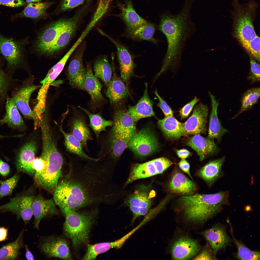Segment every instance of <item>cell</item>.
Listing matches in <instances>:
<instances>
[{
    "label": "cell",
    "instance_id": "obj_1",
    "mask_svg": "<svg viewBox=\"0 0 260 260\" xmlns=\"http://www.w3.org/2000/svg\"><path fill=\"white\" fill-rule=\"evenodd\" d=\"M77 159L76 168L58 183L53 199L59 208L76 210L101 203H107L116 195L111 181V162Z\"/></svg>",
    "mask_w": 260,
    "mask_h": 260
},
{
    "label": "cell",
    "instance_id": "obj_2",
    "mask_svg": "<svg viewBox=\"0 0 260 260\" xmlns=\"http://www.w3.org/2000/svg\"><path fill=\"white\" fill-rule=\"evenodd\" d=\"M193 3L192 0H185L184 6L179 13L165 14L161 17L158 29L166 37L168 48L157 77L169 69L175 70L181 64L186 42L196 30L190 16Z\"/></svg>",
    "mask_w": 260,
    "mask_h": 260
},
{
    "label": "cell",
    "instance_id": "obj_3",
    "mask_svg": "<svg viewBox=\"0 0 260 260\" xmlns=\"http://www.w3.org/2000/svg\"><path fill=\"white\" fill-rule=\"evenodd\" d=\"M228 197L227 191L211 194L195 193L181 196L177 203L187 220L202 223L220 212L223 205L228 204Z\"/></svg>",
    "mask_w": 260,
    "mask_h": 260
},
{
    "label": "cell",
    "instance_id": "obj_4",
    "mask_svg": "<svg viewBox=\"0 0 260 260\" xmlns=\"http://www.w3.org/2000/svg\"><path fill=\"white\" fill-rule=\"evenodd\" d=\"M232 4L233 10L231 12L235 33L242 45L249 42L257 36L253 21L257 15L259 5L253 0L243 4L240 3L238 0H233Z\"/></svg>",
    "mask_w": 260,
    "mask_h": 260
},
{
    "label": "cell",
    "instance_id": "obj_5",
    "mask_svg": "<svg viewBox=\"0 0 260 260\" xmlns=\"http://www.w3.org/2000/svg\"><path fill=\"white\" fill-rule=\"evenodd\" d=\"M47 148L45 166L40 172L35 173L34 180L37 186L53 193L61 175L63 159L52 137L47 139Z\"/></svg>",
    "mask_w": 260,
    "mask_h": 260
},
{
    "label": "cell",
    "instance_id": "obj_6",
    "mask_svg": "<svg viewBox=\"0 0 260 260\" xmlns=\"http://www.w3.org/2000/svg\"><path fill=\"white\" fill-rule=\"evenodd\" d=\"M60 209L65 218L64 234L71 240L74 247L86 243L93 222L92 215L80 213L68 207Z\"/></svg>",
    "mask_w": 260,
    "mask_h": 260
},
{
    "label": "cell",
    "instance_id": "obj_7",
    "mask_svg": "<svg viewBox=\"0 0 260 260\" xmlns=\"http://www.w3.org/2000/svg\"><path fill=\"white\" fill-rule=\"evenodd\" d=\"M27 38L17 39L9 37L0 32V53L6 63L5 71L12 76L19 69H27L26 46Z\"/></svg>",
    "mask_w": 260,
    "mask_h": 260
},
{
    "label": "cell",
    "instance_id": "obj_8",
    "mask_svg": "<svg viewBox=\"0 0 260 260\" xmlns=\"http://www.w3.org/2000/svg\"><path fill=\"white\" fill-rule=\"evenodd\" d=\"M34 197L30 189L18 194L7 203L0 205V212H11L27 224L33 215L32 204Z\"/></svg>",
    "mask_w": 260,
    "mask_h": 260
},
{
    "label": "cell",
    "instance_id": "obj_9",
    "mask_svg": "<svg viewBox=\"0 0 260 260\" xmlns=\"http://www.w3.org/2000/svg\"><path fill=\"white\" fill-rule=\"evenodd\" d=\"M173 163L168 158L161 157L131 166L126 186L137 180L150 177L163 173Z\"/></svg>",
    "mask_w": 260,
    "mask_h": 260
},
{
    "label": "cell",
    "instance_id": "obj_10",
    "mask_svg": "<svg viewBox=\"0 0 260 260\" xmlns=\"http://www.w3.org/2000/svg\"><path fill=\"white\" fill-rule=\"evenodd\" d=\"M151 185L150 184L139 186L127 199L126 203L133 214V220L146 215L149 212L155 195Z\"/></svg>",
    "mask_w": 260,
    "mask_h": 260
},
{
    "label": "cell",
    "instance_id": "obj_11",
    "mask_svg": "<svg viewBox=\"0 0 260 260\" xmlns=\"http://www.w3.org/2000/svg\"><path fill=\"white\" fill-rule=\"evenodd\" d=\"M88 10L87 5H83L73 16L69 18L66 25L46 55L50 56L57 53L66 47L75 35L81 21Z\"/></svg>",
    "mask_w": 260,
    "mask_h": 260
},
{
    "label": "cell",
    "instance_id": "obj_12",
    "mask_svg": "<svg viewBox=\"0 0 260 260\" xmlns=\"http://www.w3.org/2000/svg\"><path fill=\"white\" fill-rule=\"evenodd\" d=\"M128 147L135 155L143 157L157 151L159 145L154 132L146 127L136 133L129 141Z\"/></svg>",
    "mask_w": 260,
    "mask_h": 260
},
{
    "label": "cell",
    "instance_id": "obj_13",
    "mask_svg": "<svg viewBox=\"0 0 260 260\" xmlns=\"http://www.w3.org/2000/svg\"><path fill=\"white\" fill-rule=\"evenodd\" d=\"M68 19L69 18H62L47 25L38 34L35 40V51L40 54L46 55Z\"/></svg>",
    "mask_w": 260,
    "mask_h": 260
},
{
    "label": "cell",
    "instance_id": "obj_14",
    "mask_svg": "<svg viewBox=\"0 0 260 260\" xmlns=\"http://www.w3.org/2000/svg\"><path fill=\"white\" fill-rule=\"evenodd\" d=\"M41 85H35L32 77H29L24 81L20 86L16 88L12 93V97L18 109L27 119L35 117L29 105V100L32 93Z\"/></svg>",
    "mask_w": 260,
    "mask_h": 260
},
{
    "label": "cell",
    "instance_id": "obj_15",
    "mask_svg": "<svg viewBox=\"0 0 260 260\" xmlns=\"http://www.w3.org/2000/svg\"><path fill=\"white\" fill-rule=\"evenodd\" d=\"M39 247L41 252L47 258L72 259L68 243L61 236H50L45 237L41 240Z\"/></svg>",
    "mask_w": 260,
    "mask_h": 260
},
{
    "label": "cell",
    "instance_id": "obj_16",
    "mask_svg": "<svg viewBox=\"0 0 260 260\" xmlns=\"http://www.w3.org/2000/svg\"><path fill=\"white\" fill-rule=\"evenodd\" d=\"M112 127L106 132L126 137L130 141L136 133L135 121L123 108H118L114 111Z\"/></svg>",
    "mask_w": 260,
    "mask_h": 260
},
{
    "label": "cell",
    "instance_id": "obj_17",
    "mask_svg": "<svg viewBox=\"0 0 260 260\" xmlns=\"http://www.w3.org/2000/svg\"><path fill=\"white\" fill-rule=\"evenodd\" d=\"M85 49V46L83 45L78 49L70 61L67 75L69 84L71 86L84 90L86 73L83 62Z\"/></svg>",
    "mask_w": 260,
    "mask_h": 260
},
{
    "label": "cell",
    "instance_id": "obj_18",
    "mask_svg": "<svg viewBox=\"0 0 260 260\" xmlns=\"http://www.w3.org/2000/svg\"><path fill=\"white\" fill-rule=\"evenodd\" d=\"M37 150V144L34 141L25 143L17 150L14 164L18 172H22L30 175H34L32 165Z\"/></svg>",
    "mask_w": 260,
    "mask_h": 260
},
{
    "label": "cell",
    "instance_id": "obj_19",
    "mask_svg": "<svg viewBox=\"0 0 260 260\" xmlns=\"http://www.w3.org/2000/svg\"><path fill=\"white\" fill-rule=\"evenodd\" d=\"M208 112V108L205 104L200 103L195 106L191 116L183 123L186 135L205 132Z\"/></svg>",
    "mask_w": 260,
    "mask_h": 260
},
{
    "label": "cell",
    "instance_id": "obj_20",
    "mask_svg": "<svg viewBox=\"0 0 260 260\" xmlns=\"http://www.w3.org/2000/svg\"><path fill=\"white\" fill-rule=\"evenodd\" d=\"M56 205L53 199H46L40 195L34 197L32 204L33 227L38 229L42 219L58 215Z\"/></svg>",
    "mask_w": 260,
    "mask_h": 260
},
{
    "label": "cell",
    "instance_id": "obj_21",
    "mask_svg": "<svg viewBox=\"0 0 260 260\" xmlns=\"http://www.w3.org/2000/svg\"><path fill=\"white\" fill-rule=\"evenodd\" d=\"M200 249L196 241L187 237H180L176 240L172 246V257L175 260H188L195 256Z\"/></svg>",
    "mask_w": 260,
    "mask_h": 260
},
{
    "label": "cell",
    "instance_id": "obj_22",
    "mask_svg": "<svg viewBox=\"0 0 260 260\" xmlns=\"http://www.w3.org/2000/svg\"><path fill=\"white\" fill-rule=\"evenodd\" d=\"M99 32L108 38L115 45L117 51L121 76L124 82H127L133 74L134 68L131 56L127 49L123 45L100 29Z\"/></svg>",
    "mask_w": 260,
    "mask_h": 260
},
{
    "label": "cell",
    "instance_id": "obj_23",
    "mask_svg": "<svg viewBox=\"0 0 260 260\" xmlns=\"http://www.w3.org/2000/svg\"><path fill=\"white\" fill-rule=\"evenodd\" d=\"M171 193L181 196L189 195L195 193L197 190L194 182L180 171L175 172L172 176L168 185Z\"/></svg>",
    "mask_w": 260,
    "mask_h": 260
},
{
    "label": "cell",
    "instance_id": "obj_24",
    "mask_svg": "<svg viewBox=\"0 0 260 260\" xmlns=\"http://www.w3.org/2000/svg\"><path fill=\"white\" fill-rule=\"evenodd\" d=\"M187 144L196 151L201 161L208 156L216 154L219 151L214 140L204 137L200 134L195 135L190 138Z\"/></svg>",
    "mask_w": 260,
    "mask_h": 260
},
{
    "label": "cell",
    "instance_id": "obj_25",
    "mask_svg": "<svg viewBox=\"0 0 260 260\" xmlns=\"http://www.w3.org/2000/svg\"><path fill=\"white\" fill-rule=\"evenodd\" d=\"M215 255L230 243L231 240L221 226L216 224L203 233Z\"/></svg>",
    "mask_w": 260,
    "mask_h": 260
},
{
    "label": "cell",
    "instance_id": "obj_26",
    "mask_svg": "<svg viewBox=\"0 0 260 260\" xmlns=\"http://www.w3.org/2000/svg\"><path fill=\"white\" fill-rule=\"evenodd\" d=\"M86 69L84 90L90 95L91 103L95 108L104 100L101 93L102 86L98 78L93 73L91 63L87 64Z\"/></svg>",
    "mask_w": 260,
    "mask_h": 260
},
{
    "label": "cell",
    "instance_id": "obj_27",
    "mask_svg": "<svg viewBox=\"0 0 260 260\" xmlns=\"http://www.w3.org/2000/svg\"><path fill=\"white\" fill-rule=\"evenodd\" d=\"M5 108L6 112L3 117L0 119V124H6L14 130H23L25 128L23 120L13 98L8 95L6 98Z\"/></svg>",
    "mask_w": 260,
    "mask_h": 260
},
{
    "label": "cell",
    "instance_id": "obj_28",
    "mask_svg": "<svg viewBox=\"0 0 260 260\" xmlns=\"http://www.w3.org/2000/svg\"><path fill=\"white\" fill-rule=\"evenodd\" d=\"M71 123V133L88 152L87 143L89 141L92 140L93 138L85 117L81 114L75 113L72 117Z\"/></svg>",
    "mask_w": 260,
    "mask_h": 260
},
{
    "label": "cell",
    "instance_id": "obj_29",
    "mask_svg": "<svg viewBox=\"0 0 260 260\" xmlns=\"http://www.w3.org/2000/svg\"><path fill=\"white\" fill-rule=\"evenodd\" d=\"M124 0L125 5L117 2V6L120 10L121 13L116 16L120 18L125 23L126 30H133L148 23L136 12L133 7L132 0Z\"/></svg>",
    "mask_w": 260,
    "mask_h": 260
},
{
    "label": "cell",
    "instance_id": "obj_30",
    "mask_svg": "<svg viewBox=\"0 0 260 260\" xmlns=\"http://www.w3.org/2000/svg\"><path fill=\"white\" fill-rule=\"evenodd\" d=\"M211 101V111L209 120L208 137L215 139L220 142L223 136L228 133V130L222 126L217 114L219 102L215 96L208 92Z\"/></svg>",
    "mask_w": 260,
    "mask_h": 260
},
{
    "label": "cell",
    "instance_id": "obj_31",
    "mask_svg": "<svg viewBox=\"0 0 260 260\" xmlns=\"http://www.w3.org/2000/svg\"><path fill=\"white\" fill-rule=\"evenodd\" d=\"M147 83L145 84L143 95L134 106H129L128 113L135 122L142 118L154 115L153 109V102L149 98L148 92Z\"/></svg>",
    "mask_w": 260,
    "mask_h": 260
},
{
    "label": "cell",
    "instance_id": "obj_32",
    "mask_svg": "<svg viewBox=\"0 0 260 260\" xmlns=\"http://www.w3.org/2000/svg\"><path fill=\"white\" fill-rule=\"evenodd\" d=\"M225 157L210 161L201 168L198 173V176L209 186L223 175L222 167Z\"/></svg>",
    "mask_w": 260,
    "mask_h": 260
},
{
    "label": "cell",
    "instance_id": "obj_33",
    "mask_svg": "<svg viewBox=\"0 0 260 260\" xmlns=\"http://www.w3.org/2000/svg\"><path fill=\"white\" fill-rule=\"evenodd\" d=\"M106 94L111 103L121 101L129 94L127 87L123 80L114 74L107 86Z\"/></svg>",
    "mask_w": 260,
    "mask_h": 260
},
{
    "label": "cell",
    "instance_id": "obj_34",
    "mask_svg": "<svg viewBox=\"0 0 260 260\" xmlns=\"http://www.w3.org/2000/svg\"><path fill=\"white\" fill-rule=\"evenodd\" d=\"M52 4L48 2L29 3L22 12L12 16V20L18 18L38 19L46 17L48 16L47 11Z\"/></svg>",
    "mask_w": 260,
    "mask_h": 260
},
{
    "label": "cell",
    "instance_id": "obj_35",
    "mask_svg": "<svg viewBox=\"0 0 260 260\" xmlns=\"http://www.w3.org/2000/svg\"><path fill=\"white\" fill-rule=\"evenodd\" d=\"M157 123L164 134L169 138L178 139L186 135L183 123L173 116L165 117L159 120Z\"/></svg>",
    "mask_w": 260,
    "mask_h": 260
},
{
    "label": "cell",
    "instance_id": "obj_36",
    "mask_svg": "<svg viewBox=\"0 0 260 260\" xmlns=\"http://www.w3.org/2000/svg\"><path fill=\"white\" fill-rule=\"evenodd\" d=\"M155 30L154 24L148 23L135 29L126 30L124 35L133 39L147 40L157 44L158 40L153 37Z\"/></svg>",
    "mask_w": 260,
    "mask_h": 260
},
{
    "label": "cell",
    "instance_id": "obj_37",
    "mask_svg": "<svg viewBox=\"0 0 260 260\" xmlns=\"http://www.w3.org/2000/svg\"><path fill=\"white\" fill-rule=\"evenodd\" d=\"M60 131L65 138V144L68 151L75 154L79 158L85 160L98 161L100 159L90 157L84 151L83 147L81 143L76 139L71 133L65 132L62 129L61 125L60 127Z\"/></svg>",
    "mask_w": 260,
    "mask_h": 260
},
{
    "label": "cell",
    "instance_id": "obj_38",
    "mask_svg": "<svg viewBox=\"0 0 260 260\" xmlns=\"http://www.w3.org/2000/svg\"><path fill=\"white\" fill-rule=\"evenodd\" d=\"M124 243L122 240L120 238L113 242L88 244L87 252L82 260H94L99 254L104 253L112 248H119Z\"/></svg>",
    "mask_w": 260,
    "mask_h": 260
},
{
    "label": "cell",
    "instance_id": "obj_39",
    "mask_svg": "<svg viewBox=\"0 0 260 260\" xmlns=\"http://www.w3.org/2000/svg\"><path fill=\"white\" fill-rule=\"evenodd\" d=\"M24 232L23 229L15 240L0 248V260L17 259L20 254V250L23 245Z\"/></svg>",
    "mask_w": 260,
    "mask_h": 260
},
{
    "label": "cell",
    "instance_id": "obj_40",
    "mask_svg": "<svg viewBox=\"0 0 260 260\" xmlns=\"http://www.w3.org/2000/svg\"><path fill=\"white\" fill-rule=\"evenodd\" d=\"M88 116L90 120L89 126L94 132L97 139L99 141L100 133L102 131H106V128L111 126L113 122L104 118L100 113L93 114L85 109L79 106Z\"/></svg>",
    "mask_w": 260,
    "mask_h": 260
},
{
    "label": "cell",
    "instance_id": "obj_41",
    "mask_svg": "<svg viewBox=\"0 0 260 260\" xmlns=\"http://www.w3.org/2000/svg\"><path fill=\"white\" fill-rule=\"evenodd\" d=\"M93 68L95 76L107 86L112 77L113 70L107 58L104 56L97 59L94 63Z\"/></svg>",
    "mask_w": 260,
    "mask_h": 260
},
{
    "label": "cell",
    "instance_id": "obj_42",
    "mask_svg": "<svg viewBox=\"0 0 260 260\" xmlns=\"http://www.w3.org/2000/svg\"><path fill=\"white\" fill-rule=\"evenodd\" d=\"M15 81L4 70L0 69V110L5 107L8 93L14 86Z\"/></svg>",
    "mask_w": 260,
    "mask_h": 260
},
{
    "label": "cell",
    "instance_id": "obj_43",
    "mask_svg": "<svg viewBox=\"0 0 260 260\" xmlns=\"http://www.w3.org/2000/svg\"><path fill=\"white\" fill-rule=\"evenodd\" d=\"M260 95L259 87L252 88L247 91L242 96L240 110L234 117H236L244 111L252 108L257 102Z\"/></svg>",
    "mask_w": 260,
    "mask_h": 260
},
{
    "label": "cell",
    "instance_id": "obj_44",
    "mask_svg": "<svg viewBox=\"0 0 260 260\" xmlns=\"http://www.w3.org/2000/svg\"><path fill=\"white\" fill-rule=\"evenodd\" d=\"M231 230L233 241L237 249L236 257L241 260H260V252L252 250L245 246L243 243L235 238L233 234L232 228Z\"/></svg>",
    "mask_w": 260,
    "mask_h": 260
},
{
    "label": "cell",
    "instance_id": "obj_45",
    "mask_svg": "<svg viewBox=\"0 0 260 260\" xmlns=\"http://www.w3.org/2000/svg\"><path fill=\"white\" fill-rule=\"evenodd\" d=\"M113 0H98V5L90 22L86 28L90 31L106 13Z\"/></svg>",
    "mask_w": 260,
    "mask_h": 260
},
{
    "label": "cell",
    "instance_id": "obj_46",
    "mask_svg": "<svg viewBox=\"0 0 260 260\" xmlns=\"http://www.w3.org/2000/svg\"><path fill=\"white\" fill-rule=\"evenodd\" d=\"M19 178V175L16 174L6 180H0V200L6 196H10L12 195Z\"/></svg>",
    "mask_w": 260,
    "mask_h": 260
},
{
    "label": "cell",
    "instance_id": "obj_47",
    "mask_svg": "<svg viewBox=\"0 0 260 260\" xmlns=\"http://www.w3.org/2000/svg\"><path fill=\"white\" fill-rule=\"evenodd\" d=\"M255 59L260 61V38L257 35L249 42L242 45Z\"/></svg>",
    "mask_w": 260,
    "mask_h": 260
},
{
    "label": "cell",
    "instance_id": "obj_48",
    "mask_svg": "<svg viewBox=\"0 0 260 260\" xmlns=\"http://www.w3.org/2000/svg\"><path fill=\"white\" fill-rule=\"evenodd\" d=\"M90 1L91 0H61L56 12L59 13L71 10Z\"/></svg>",
    "mask_w": 260,
    "mask_h": 260
},
{
    "label": "cell",
    "instance_id": "obj_49",
    "mask_svg": "<svg viewBox=\"0 0 260 260\" xmlns=\"http://www.w3.org/2000/svg\"><path fill=\"white\" fill-rule=\"evenodd\" d=\"M250 71L247 79L253 83L260 81V66L256 60L252 58L250 59Z\"/></svg>",
    "mask_w": 260,
    "mask_h": 260
},
{
    "label": "cell",
    "instance_id": "obj_50",
    "mask_svg": "<svg viewBox=\"0 0 260 260\" xmlns=\"http://www.w3.org/2000/svg\"><path fill=\"white\" fill-rule=\"evenodd\" d=\"M154 93L159 100V103L157 105L161 109L165 117L173 116V113L171 108L166 102L159 95L156 90L155 91Z\"/></svg>",
    "mask_w": 260,
    "mask_h": 260
},
{
    "label": "cell",
    "instance_id": "obj_51",
    "mask_svg": "<svg viewBox=\"0 0 260 260\" xmlns=\"http://www.w3.org/2000/svg\"><path fill=\"white\" fill-rule=\"evenodd\" d=\"M199 99L195 97L192 101L189 102L183 107L180 110V115L181 118L184 119L187 117L190 114L194 106L199 101Z\"/></svg>",
    "mask_w": 260,
    "mask_h": 260
},
{
    "label": "cell",
    "instance_id": "obj_52",
    "mask_svg": "<svg viewBox=\"0 0 260 260\" xmlns=\"http://www.w3.org/2000/svg\"><path fill=\"white\" fill-rule=\"evenodd\" d=\"M194 260H216L214 255L210 247H205L201 252L195 257Z\"/></svg>",
    "mask_w": 260,
    "mask_h": 260
},
{
    "label": "cell",
    "instance_id": "obj_53",
    "mask_svg": "<svg viewBox=\"0 0 260 260\" xmlns=\"http://www.w3.org/2000/svg\"><path fill=\"white\" fill-rule=\"evenodd\" d=\"M26 4V2L23 0H0V5L11 7L24 6Z\"/></svg>",
    "mask_w": 260,
    "mask_h": 260
},
{
    "label": "cell",
    "instance_id": "obj_54",
    "mask_svg": "<svg viewBox=\"0 0 260 260\" xmlns=\"http://www.w3.org/2000/svg\"><path fill=\"white\" fill-rule=\"evenodd\" d=\"M10 169L8 164L0 157V174L3 177H6L9 174Z\"/></svg>",
    "mask_w": 260,
    "mask_h": 260
},
{
    "label": "cell",
    "instance_id": "obj_55",
    "mask_svg": "<svg viewBox=\"0 0 260 260\" xmlns=\"http://www.w3.org/2000/svg\"><path fill=\"white\" fill-rule=\"evenodd\" d=\"M178 165L181 169L187 174L193 180V178L190 171V165L188 162L184 159H182L179 162Z\"/></svg>",
    "mask_w": 260,
    "mask_h": 260
},
{
    "label": "cell",
    "instance_id": "obj_56",
    "mask_svg": "<svg viewBox=\"0 0 260 260\" xmlns=\"http://www.w3.org/2000/svg\"><path fill=\"white\" fill-rule=\"evenodd\" d=\"M176 153L178 156L182 159H185L188 157L190 154V152L186 149L177 150Z\"/></svg>",
    "mask_w": 260,
    "mask_h": 260
},
{
    "label": "cell",
    "instance_id": "obj_57",
    "mask_svg": "<svg viewBox=\"0 0 260 260\" xmlns=\"http://www.w3.org/2000/svg\"><path fill=\"white\" fill-rule=\"evenodd\" d=\"M8 229L4 227H0V242L5 240L7 238Z\"/></svg>",
    "mask_w": 260,
    "mask_h": 260
},
{
    "label": "cell",
    "instance_id": "obj_58",
    "mask_svg": "<svg viewBox=\"0 0 260 260\" xmlns=\"http://www.w3.org/2000/svg\"><path fill=\"white\" fill-rule=\"evenodd\" d=\"M25 247L26 250L25 257L26 258L29 260H34L33 256L32 253L29 249L27 246L25 245Z\"/></svg>",
    "mask_w": 260,
    "mask_h": 260
},
{
    "label": "cell",
    "instance_id": "obj_59",
    "mask_svg": "<svg viewBox=\"0 0 260 260\" xmlns=\"http://www.w3.org/2000/svg\"><path fill=\"white\" fill-rule=\"evenodd\" d=\"M42 0H26V2L28 3L39 2Z\"/></svg>",
    "mask_w": 260,
    "mask_h": 260
},
{
    "label": "cell",
    "instance_id": "obj_60",
    "mask_svg": "<svg viewBox=\"0 0 260 260\" xmlns=\"http://www.w3.org/2000/svg\"><path fill=\"white\" fill-rule=\"evenodd\" d=\"M2 63L1 58L0 57V69H2Z\"/></svg>",
    "mask_w": 260,
    "mask_h": 260
}]
</instances>
